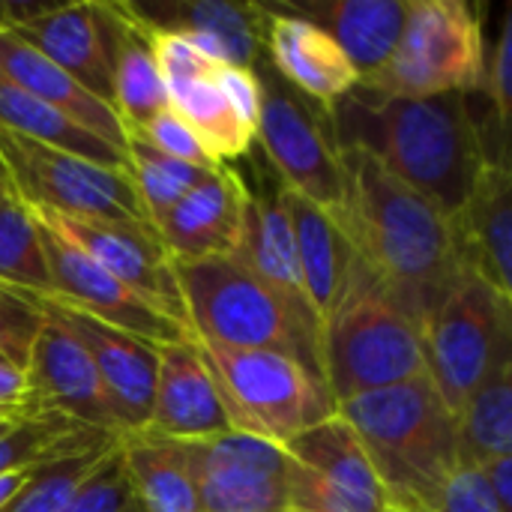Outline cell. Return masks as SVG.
<instances>
[{"label": "cell", "instance_id": "1", "mask_svg": "<svg viewBox=\"0 0 512 512\" xmlns=\"http://www.w3.org/2000/svg\"><path fill=\"white\" fill-rule=\"evenodd\" d=\"M324 120L339 150L366 153L450 219L462 213L492 159L462 93L399 99L357 84Z\"/></svg>", "mask_w": 512, "mask_h": 512}, {"label": "cell", "instance_id": "39", "mask_svg": "<svg viewBox=\"0 0 512 512\" xmlns=\"http://www.w3.org/2000/svg\"><path fill=\"white\" fill-rule=\"evenodd\" d=\"M39 414L30 399V387L21 369L12 363H0V420H24Z\"/></svg>", "mask_w": 512, "mask_h": 512}, {"label": "cell", "instance_id": "29", "mask_svg": "<svg viewBox=\"0 0 512 512\" xmlns=\"http://www.w3.org/2000/svg\"><path fill=\"white\" fill-rule=\"evenodd\" d=\"M0 129L15 132L21 138L84 156L90 162L108 165V168H120L126 171V153L105 144L102 138L90 135L87 129L75 126L66 114H60L57 108L39 102L36 96H30L27 90H21L18 84H12L9 78L0 75Z\"/></svg>", "mask_w": 512, "mask_h": 512}, {"label": "cell", "instance_id": "21", "mask_svg": "<svg viewBox=\"0 0 512 512\" xmlns=\"http://www.w3.org/2000/svg\"><path fill=\"white\" fill-rule=\"evenodd\" d=\"M243 207L246 177L231 165H219L156 225V237L174 261L234 255Z\"/></svg>", "mask_w": 512, "mask_h": 512}, {"label": "cell", "instance_id": "27", "mask_svg": "<svg viewBox=\"0 0 512 512\" xmlns=\"http://www.w3.org/2000/svg\"><path fill=\"white\" fill-rule=\"evenodd\" d=\"M285 207H288V219H291V231H294V246H297L306 297H309L318 321H324L348 282V273L354 264V249H351L339 219L330 210L312 204L309 198H303L291 189H285Z\"/></svg>", "mask_w": 512, "mask_h": 512}, {"label": "cell", "instance_id": "10", "mask_svg": "<svg viewBox=\"0 0 512 512\" xmlns=\"http://www.w3.org/2000/svg\"><path fill=\"white\" fill-rule=\"evenodd\" d=\"M264 102L255 147L285 189L336 213L342 207V159L324 111L297 96L273 69L258 72Z\"/></svg>", "mask_w": 512, "mask_h": 512}, {"label": "cell", "instance_id": "23", "mask_svg": "<svg viewBox=\"0 0 512 512\" xmlns=\"http://www.w3.org/2000/svg\"><path fill=\"white\" fill-rule=\"evenodd\" d=\"M6 30H12L21 42L36 48L57 69L75 78L90 96L114 111L111 63L93 3L45 6L39 15Z\"/></svg>", "mask_w": 512, "mask_h": 512}, {"label": "cell", "instance_id": "6", "mask_svg": "<svg viewBox=\"0 0 512 512\" xmlns=\"http://www.w3.org/2000/svg\"><path fill=\"white\" fill-rule=\"evenodd\" d=\"M192 348L216 384L231 432L285 447L336 414L324 381L288 354L231 348L204 336H192Z\"/></svg>", "mask_w": 512, "mask_h": 512}, {"label": "cell", "instance_id": "18", "mask_svg": "<svg viewBox=\"0 0 512 512\" xmlns=\"http://www.w3.org/2000/svg\"><path fill=\"white\" fill-rule=\"evenodd\" d=\"M267 63L297 96H303L318 111H330L360 84L357 69L339 42L285 3L270 6Z\"/></svg>", "mask_w": 512, "mask_h": 512}, {"label": "cell", "instance_id": "3", "mask_svg": "<svg viewBox=\"0 0 512 512\" xmlns=\"http://www.w3.org/2000/svg\"><path fill=\"white\" fill-rule=\"evenodd\" d=\"M354 429L393 512H432L444 480L459 465L456 417L432 381L414 378L363 393L336 408Z\"/></svg>", "mask_w": 512, "mask_h": 512}, {"label": "cell", "instance_id": "41", "mask_svg": "<svg viewBox=\"0 0 512 512\" xmlns=\"http://www.w3.org/2000/svg\"><path fill=\"white\" fill-rule=\"evenodd\" d=\"M33 471H21V474H9V477H0V510H6V504L24 489V483L30 480Z\"/></svg>", "mask_w": 512, "mask_h": 512}, {"label": "cell", "instance_id": "34", "mask_svg": "<svg viewBox=\"0 0 512 512\" xmlns=\"http://www.w3.org/2000/svg\"><path fill=\"white\" fill-rule=\"evenodd\" d=\"M60 512H144L126 477L120 441L99 459V465L81 480Z\"/></svg>", "mask_w": 512, "mask_h": 512}, {"label": "cell", "instance_id": "7", "mask_svg": "<svg viewBox=\"0 0 512 512\" xmlns=\"http://www.w3.org/2000/svg\"><path fill=\"white\" fill-rule=\"evenodd\" d=\"M483 12L468 0H408L402 39L387 66L366 84L399 99L477 93L486 87Z\"/></svg>", "mask_w": 512, "mask_h": 512}, {"label": "cell", "instance_id": "25", "mask_svg": "<svg viewBox=\"0 0 512 512\" xmlns=\"http://www.w3.org/2000/svg\"><path fill=\"white\" fill-rule=\"evenodd\" d=\"M285 6L315 21L339 42L360 84L372 81L387 66L408 18V0H303Z\"/></svg>", "mask_w": 512, "mask_h": 512}, {"label": "cell", "instance_id": "12", "mask_svg": "<svg viewBox=\"0 0 512 512\" xmlns=\"http://www.w3.org/2000/svg\"><path fill=\"white\" fill-rule=\"evenodd\" d=\"M201 512H288V468L279 444L228 432L183 444Z\"/></svg>", "mask_w": 512, "mask_h": 512}, {"label": "cell", "instance_id": "43", "mask_svg": "<svg viewBox=\"0 0 512 512\" xmlns=\"http://www.w3.org/2000/svg\"><path fill=\"white\" fill-rule=\"evenodd\" d=\"M6 426H9V420H0V432H3Z\"/></svg>", "mask_w": 512, "mask_h": 512}, {"label": "cell", "instance_id": "26", "mask_svg": "<svg viewBox=\"0 0 512 512\" xmlns=\"http://www.w3.org/2000/svg\"><path fill=\"white\" fill-rule=\"evenodd\" d=\"M0 75L18 84L21 90H27L30 96H36L39 102L57 108L75 126L87 129L105 144L117 150L126 147V132L120 117L6 27H0Z\"/></svg>", "mask_w": 512, "mask_h": 512}, {"label": "cell", "instance_id": "15", "mask_svg": "<svg viewBox=\"0 0 512 512\" xmlns=\"http://www.w3.org/2000/svg\"><path fill=\"white\" fill-rule=\"evenodd\" d=\"M33 300L42 309V327L24 366L33 408L39 414H60L72 423L120 438L87 348L42 297Z\"/></svg>", "mask_w": 512, "mask_h": 512}, {"label": "cell", "instance_id": "16", "mask_svg": "<svg viewBox=\"0 0 512 512\" xmlns=\"http://www.w3.org/2000/svg\"><path fill=\"white\" fill-rule=\"evenodd\" d=\"M42 300L66 321V327L87 348L120 438L141 435L150 423V405L156 387V345L141 342L123 330H114L57 300L48 297Z\"/></svg>", "mask_w": 512, "mask_h": 512}, {"label": "cell", "instance_id": "5", "mask_svg": "<svg viewBox=\"0 0 512 512\" xmlns=\"http://www.w3.org/2000/svg\"><path fill=\"white\" fill-rule=\"evenodd\" d=\"M174 276L192 336L231 348L288 354L321 378V327L297 315L234 255L174 261Z\"/></svg>", "mask_w": 512, "mask_h": 512}, {"label": "cell", "instance_id": "33", "mask_svg": "<svg viewBox=\"0 0 512 512\" xmlns=\"http://www.w3.org/2000/svg\"><path fill=\"white\" fill-rule=\"evenodd\" d=\"M114 444L117 441L102 444V447H93V450H84V453H75V456H63V459H54V462H45V465L33 468V474L24 483V489L6 504V510L0 512H60L63 504L72 498V492L81 486V480L99 465V459Z\"/></svg>", "mask_w": 512, "mask_h": 512}, {"label": "cell", "instance_id": "14", "mask_svg": "<svg viewBox=\"0 0 512 512\" xmlns=\"http://www.w3.org/2000/svg\"><path fill=\"white\" fill-rule=\"evenodd\" d=\"M30 213H36L45 225L60 231L72 246H78L105 273H111L117 282L135 291L144 303H150L153 309H159L162 315H168L171 321L189 330L180 285L174 276V258L165 252L162 240L150 225H117V222L78 219V216L42 213V210H30Z\"/></svg>", "mask_w": 512, "mask_h": 512}, {"label": "cell", "instance_id": "30", "mask_svg": "<svg viewBox=\"0 0 512 512\" xmlns=\"http://www.w3.org/2000/svg\"><path fill=\"white\" fill-rule=\"evenodd\" d=\"M459 465L480 468L512 453V360L495 369L456 414Z\"/></svg>", "mask_w": 512, "mask_h": 512}, {"label": "cell", "instance_id": "40", "mask_svg": "<svg viewBox=\"0 0 512 512\" xmlns=\"http://www.w3.org/2000/svg\"><path fill=\"white\" fill-rule=\"evenodd\" d=\"M480 471H483V477H486L498 507L504 512H512V453L480 465Z\"/></svg>", "mask_w": 512, "mask_h": 512}, {"label": "cell", "instance_id": "13", "mask_svg": "<svg viewBox=\"0 0 512 512\" xmlns=\"http://www.w3.org/2000/svg\"><path fill=\"white\" fill-rule=\"evenodd\" d=\"M48 261L51 276V294L48 300H57L75 312H84L114 330H123L141 342L150 345H177L192 342V333L144 303L135 291H129L123 282H117L111 273H105L93 258H87L78 246H72L60 231L45 225L33 213Z\"/></svg>", "mask_w": 512, "mask_h": 512}, {"label": "cell", "instance_id": "8", "mask_svg": "<svg viewBox=\"0 0 512 512\" xmlns=\"http://www.w3.org/2000/svg\"><path fill=\"white\" fill-rule=\"evenodd\" d=\"M426 378L456 417L480 384L512 360V297L462 270L420 327Z\"/></svg>", "mask_w": 512, "mask_h": 512}, {"label": "cell", "instance_id": "2", "mask_svg": "<svg viewBox=\"0 0 512 512\" xmlns=\"http://www.w3.org/2000/svg\"><path fill=\"white\" fill-rule=\"evenodd\" d=\"M342 207L333 213L369 273L417 327L462 276L456 222L360 150H339Z\"/></svg>", "mask_w": 512, "mask_h": 512}, {"label": "cell", "instance_id": "22", "mask_svg": "<svg viewBox=\"0 0 512 512\" xmlns=\"http://www.w3.org/2000/svg\"><path fill=\"white\" fill-rule=\"evenodd\" d=\"M453 222L462 264L498 294L512 297V174L504 153L483 165L468 204Z\"/></svg>", "mask_w": 512, "mask_h": 512}, {"label": "cell", "instance_id": "46", "mask_svg": "<svg viewBox=\"0 0 512 512\" xmlns=\"http://www.w3.org/2000/svg\"><path fill=\"white\" fill-rule=\"evenodd\" d=\"M0 27H3V24H0Z\"/></svg>", "mask_w": 512, "mask_h": 512}, {"label": "cell", "instance_id": "36", "mask_svg": "<svg viewBox=\"0 0 512 512\" xmlns=\"http://www.w3.org/2000/svg\"><path fill=\"white\" fill-rule=\"evenodd\" d=\"M126 135H138L144 138L147 144H153L156 150H162L165 156L171 159H180V162H189V165H201V168H219L204 144L198 141V135L189 129V123L168 105L165 111H159L141 132H126Z\"/></svg>", "mask_w": 512, "mask_h": 512}, {"label": "cell", "instance_id": "37", "mask_svg": "<svg viewBox=\"0 0 512 512\" xmlns=\"http://www.w3.org/2000/svg\"><path fill=\"white\" fill-rule=\"evenodd\" d=\"M432 512H504L498 507L486 477L480 468L456 465L453 474L444 480Z\"/></svg>", "mask_w": 512, "mask_h": 512}, {"label": "cell", "instance_id": "44", "mask_svg": "<svg viewBox=\"0 0 512 512\" xmlns=\"http://www.w3.org/2000/svg\"><path fill=\"white\" fill-rule=\"evenodd\" d=\"M0 363H9V360H6V357H3V354H0Z\"/></svg>", "mask_w": 512, "mask_h": 512}, {"label": "cell", "instance_id": "20", "mask_svg": "<svg viewBox=\"0 0 512 512\" xmlns=\"http://www.w3.org/2000/svg\"><path fill=\"white\" fill-rule=\"evenodd\" d=\"M234 258L258 276L270 291H276L297 315L318 324V315L306 297L294 231L285 207V186L273 174L267 186L246 183V207H243V231L234 249Z\"/></svg>", "mask_w": 512, "mask_h": 512}, {"label": "cell", "instance_id": "4", "mask_svg": "<svg viewBox=\"0 0 512 512\" xmlns=\"http://www.w3.org/2000/svg\"><path fill=\"white\" fill-rule=\"evenodd\" d=\"M318 357L336 408L426 375L420 327L357 255L336 306L321 321Z\"/></svg>", "mask_w": 512, "mask_h": 512}, {"label": "cell", "instance_id": "9", "mask_svg": "<svg viewBox=\"0 0 512 512\" xmlns=\"http://www.w3.org/2000/svg\"><path fill=\"white\" fill-rule=\"evenodd\" d=\"M0 162L12 195L27 210L102 219L117 225H150L126 171L21 138L0 129Z\"/></svg>", "mask_w": 512, "mask_h": 512}, {"label": "cell", "instance_id": "28", "mask_svg": "<svg viewBox=\"0 0 512 512\" xmlns=\"http://www.w3.org/2000/svg\"><path fill=\"white\" fill-rule=\"evenodd\" d=\"M120 456L144 512H201L183 444L150 435H123Z\"/></svg>", "mask_w": 512, "mask_h": 512}, {"label": "cell", "instance_id": "42", "mask_svg": "<svg viewBox=\"0 0 512 512\" xmlns=\"http://www.w3.org/2000/svg\"><path fill=\"white\" fill-rule=\"evenodd\" d=\"M0 201H15V195H12V186H9V174H6L3 162H0Z\"/></svg>", "mask_w": 512, "mask_h": 512}, {"label": "cell", "instance_id": "11", "mask_svg": "<svg viewBox=\"0 0 512 512\" xmlns=\"http://www.w3.org/2000/svg\"><path fill=\"white\" fill-rule=\"evenodd\" d=\"M282 450L288 512H387L381 483L339 414L300 432Z\"/></svg>", "mask_w": 512, "mask_h": 512}, {"label": "cell", "instance_id": "35", "mask_svg": "<svg viewBox=\"0 0 512 512\" xmlns=\"http://www.w3.org/2000/svg\"><path fill=\"white\" fill-rule=\"evenodd\" d=\"M42 327V309L30 294L0 285V354L24 372L30 345Z\"/></svg>", "mask_w": 512, "mask_h": 512}, {"label": "cell", "instance_id": "32", "mask_svg": "<svg viewBox=\"0 0 512 512\" xmlns=\"http://www.w3.org/2000/svg\"><path fill=\"white\" fill-rule=\"evenodd\" d=\"M0 285L33 297L51 294L39 225L18 201H0Z\"/></svg>", "mask_w": 512, "mask_h": 512}, {"label": "cell", "instance_id": "31", "mask_svg": "<svg viewBox=\"0 0 512 512\" xmlns=\"http://www.w3.org/2000/svg\"><path fill=\"white\" fill-rule=\"evenodd\" d=\"M123 153H126V174L135 186L138 204L153 231L198 183L210 177V171H216V168H201L171 159L138 135H126Z\"/></svg>", "mask_w": 512, "mask_h": 512}, {"label": "cell", "instance_id": "24", "mask_svg": "<svg viewBox=\"0 0 512 512\" xmlns=\"http://www.w3.org/2000/svg\"><path fill=\"white\" fill-rule=\"evenodd\" d=\"M93 6L111 63L114 114L120 117L123 132H141L159 111L168 108V96L150 51L147 27L129 9V3H93Z\"/></svg>", "mask_w": 512, "mask_h": 512}, {"label": "cell", "instance_id": "17", "mask_svg": "<svg viewBox=\"0 0 512 512\" xmlns=\"http://www.w3.org/2000/svg\"><path fill=\"white\" fill-rule=\"evenodd\" d=\"M129 3V0H126ZM150 27L189 36L216 63L264 69L270 6L252 0H159L129 3Z\"/></svg>", "mask_w": 512, "mask_h": 512}, {"label": "cell", "instance_id": "19", "mask_svg": "<svg viewBox=\"0 0 512 512\" xmlns=\"http://www.w3.org/2000/svg\"><path fill=\"white\" fill-rule=\"evenodd\" d=\"M228 417L216 384L198 360L192 342L156 345V387L150 423L141 435L177 444L228 435Z\"/></svg>", "mask_w": 512, "mask_h": 512}, {"label": "cell", "instance_id": "45", "mask_svg": "<svg viewBox=\"0 0 512 512\" xmlns=\"http://www.w3.org/2000/svg\"><path fill=\"white\" fill-rule=\"evenodd\" d=\"M387 512H393V510H387Z\"/></svg>", "mask_w": 512, "mask_h": 512}, {"label": "cell", "instance_id": "38", "mask_svg": "<svg viewBox=\"0 0 512 512\" xmlns=\"http://www.w3.org/2000/svg\"><path fill=\"white\" fill-rule=\"evenodd\" d=\"M483 90L489 93V108H492L498 126L507 129L512 114V15L504 18L501 36H498L495 48L489 51Z\"/></svg>", "mask_w": 512, "mask_h": 512}]
</instances>
